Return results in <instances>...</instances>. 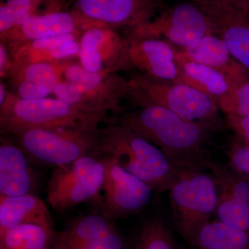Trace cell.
<instances>
[{"label": "cell", "mask_w": 249, "mask_h": 249, "mask_svg": "<svg viewBox=\"0 0 249 249\" xmlns=\"http://www.w3.org/2000/svg\"><path fill=\"white\" fill-rule=\"evenodd\" d=\"M135 107L134 110L123 111L109 121L132 129L172 160L206 165L211 157L204 145L215 130L201 123L186 120L160 106Z\"/></svg>", "instance_id": "6da1fadb"}, {"label": "cell", "mask_w": 249, "mask_h": 249, "mask_svg": "<svg viewBox=\"0 0 249 249\" xmlns=\"http://www.w3.org/2000/svg\"><path fill=\"white\" fill-rule=\"evenodd\" d=\"M96 156L109 157L158 194L168 191L177 163L158 147L124 124L109 121L99 129Z\"/></svg>", "instance_id": "7a4b0ae2"}, {"label": "cell", "mask_w": 249, "mask_h": 249, "mask_svg": "<svg viewBox=\"0 0 249 249\" xmlns=\"http://www.w3.org/2000/svg\"><path fill=\"white\" fill-rule=\"evenodd\" d=\"M107 114L57 98L22 99L10 91L0 106V132L11 135L31 129H96L107 120Z\"/></svg>", "instance_id": "3957f363"}, {"label": "cell", "mask_w": 249, "mask_h": 249, "mask_svg": "<svg viewBox=\"0 0 249 249\" xmlns=\"http://www.w3.org/2000/svg\"><path fill=\"white\" fill-rule=\"evenodd\" d=\"M177 169L170 185V205L177 230L188 242L216 213L217 185L206 165L197 162L176 161Z\"/></svg>", "instance_id": "277c9868"}, {"label": "cell", "mask_w": 249, "mask_h": 249, "mask_svg": "<svg viewBox=\"0 0 249 249\" xmlns=\"http://www.w3.org/2000/svg\"><path fill=\"white\" fill-rule=\"evenodd\" d=\"M127 80V101L134 107L160 106L186 120L206 124L215 131L224 127L217 101L192 87L157 79L142 73Z\"/></svg>", "instance_id": "5b68a950"}, {"label": "cell", "mask_w": 249, "mask_h": 249, "mask_svg": "<svg viewBox=\"0 0 249 249\" xmlns=\"http://www.w3.org/2000/svg\"><path fill=\"white\" fill-rule=\"evenodd\" d=\"M64 78L54 89L55 98L91 110L111 111L116 116L124 111L128 80L117 72L88 71L79 62L71 60L67 62Z\"/></svg>", "instance_id": "8992f818"}, {"label": "cell", "mask_w": 249, "mask_h": 249, "mask_svg": "<svg viewBox=\"0 0 249 249\" xmlns=\"http://www.w3.org/2000/svg\"><path fill=\"white\" fill-rule=\"evenodd\" d=\"M99 129H31L10 136L29 158L58 167L86 156H96Z\"/></svg>", "instance_id": "52a82bcc"}, {"label": "cell", "mask_w": 249, "mask_h": 249, "mask_svg": "<svg viewBox=\"0 0 249 249\" xmlns=\"http://www.w3.org/2000/svg\"><path fill=\"white\" fill-rule=\"evenodd\" d=\"M100 159L104 165L105 178L94 201L101 213L114 220L142 212L151 201L152 188L110 157Z\"/></svg>", "instance_id": "ba28073f"}, {"label": "cell", "mask_w": 249, "mask_h": 249, "mask_svg": "<svg viewBox=\"0 0 249 249\" xmlns=\"http://www.w3.org/2000/svg\"><path fill=\"white\" fill-rule=\"evenodd\" d=\"M212 34L213 25L209 17L190 1L164 10L155 20L128 33V36L161 39L179 49Z\"/></svg>", "instance_id": "9c48e42d"}, {"label": "cell", "mask_w": 249, "mask_h": 249, "mask_svg": "<svg viewBox=\"0 0 249 249\" xmlns=\"http://www.w3.org/2000/svg\"><path fill=\"white\" fill-rule=\"evenodd\" d=\"M79 62L90 72L132 70L127 55V40L107 25L85 31L79 42Z\"/></svg>", "instance_id": "30bf717a"}, {"label": "cell", "mask_w": 249, "mask_h": 249, "mask_svg": "<svg viewBox=\"0 0 249 249\" xmlns=\"http://www.w3.org/2000/svg\"><path fill=\"white\" fill-rule=\"evenodd\" d=\"M100 25L106 24L85 17L77 11H52L27 18L1 42L11 52L32 41L65 34H83L90 28Z\"/></svg>", "instance_id": "8fae6325"}, {"label": "cell", "mask_w": 249, "mask_h": 249, "mask_svg": "<svg viewBox=\"0 0 249 249\" xmlns=\"http://www.w3.org/2000/svg\"><path fill=\"white\" fill-rule=\"evenodd\" d=\"M78 11L108 27H125L129 33L150 22L159 0H77ZM113 29V28H112Z\"/></svg>", "instance_id": "7c38bea8"}, {"label": "cell", "mask_w": 249, "mask_h": 249, "mask_svg": "<svg viewBox=\"0 0 249 249\" xmlns=\"http://www.w3.org/2000/svg\"><path fill=\"white\" fill-rule=\"evenodd\" d=\"M196 4L213 23L214 35L224 41L232 56L249 72V4Z\"/></svg>", "instance_id": "4fadbf2b"}, {"label": "cell", "mask_w": 249, "mask_h": 249, "mask_svg": "<svg viewBox=\"0 0 249 249\" xmlns=\"http://www.w3.org/2000/svg\"><path fill=\"white\" fill-rule=\"evenodd\" d=\"M127 55L132 70L152 78L175 81L178 71L176 49L166 41L155 37L128 36Z\"/></svg>", "instance_id": "5bb4252c"}, {"label": "cell", "mask_w": 249, "mask_h": 249, "mask_svg": "<svg viewBox=\"0 0 249 249\" xmlns=\"http://www.w3.org/2000/svg\"><path fill=\"white\" fill-rule=\"evenodd\" d=\"M67 62L13 65L8 75L11 92L22 99H39L53 93L59 83L65 79Z\"/></svg>", "instance_id": "9a60e30c"}, {"label": "cell", "mask_w": 249, "mask_h": 249, "mask_svg": "<svg viewBox=\"0 0 249 249\" xmlns=\"http://www.w3.org/2000/svg\"><path fill=\"white\" fill-rule=\"evenodd\" d=\"M29 156L12 140L1 139L0 195L18 196L33 195L37 177L28 160Z\"/></svg>", "instance_id": "2e32d148"}, {"label": "cell", "mask_w": 249, "mask_h": 249, "mask_svg": "<svg viewBox=\"0 0 249 249\" xmlns=\"http://www.w3.org/2000/svg\"><path fill=\"white\" fill-rule=\"evenodd\" d=\"M83 34L53 36L27 42L11 51L13 65L58 64L78 56L79 42Z\"/></svg>", "instance_id": "e0dca14e"}, {"label": "cell", "mask_w": 249, "mask_h": 249, "mask_svg": "<svg viewBox=\"0 0 249 249\" xmlns=\"http://www.w3.org/2000/svg\"><path fill=\"white\" fill-rule=\"evenodd\" d=\"M186 58L212 67L227 77L232 87L249 72L233 57L224 41L219 36L209 35L185 48L178 49Z\"/></svg>", "instance_id": "ac0fdd59"}, {"label": "cell", "mask_w": 249, "mask_h": 249, "mask_svg": "<svg viewBox=\"0 0 249 249\" xmlns=\"http://www.w3.org/2000/svg\"><path fill=\"white\" fill-rule=\"evenodd\" d=\"M22 224H34L53 230L54 223L43 200L34 195H0V232Z\"/></svg>", "instance_id": "d6986e66"}, {"label": "cell", "mask_w": 249, "mask_h": 249, "mask_svg": "<svg viewBox=\"0 0 249 249\" xmlns=\"http://www.w3.org/2000/svg\"><path fill=\"white\" fill-rule=\"evenodd\" d=\"M176 49V63L178 74L176 83L188 85L208 95L217 103L231 90L227 77L212 67L186 58Z\"/></svg>", "instance_id": "ffe728a7"}, {"label": "cell", "mask_w": 249, "mask_h": 249, "mask_svg": "<svg viewBox=\"0 0 249 249\" xmlns=\"http://www.w3.org/2000/svg\"><path fill=\"white\" fill-rule=\"evenodd\" d=\"M105 168L101 159L88 175L65 189L47 196V201L57 212H65L86 201L94 200L103 186Z\"/></svg>", "instance_id": "44dd1931"}, {"label": "cell", "mask_w": 249, "mask_h": 249, "mask_svg": "<svg viewBox=\"0 0 249 249\" xmlns=\"http://www.w3.org/2000/svg\"><path fill=\"white\" fill-rule=\"evenodd\" d=\"M187 242L191 249H249V232L211 220Z\"/></svg>", "instance_id": "7402d4cb"}, {"label": "cell", "mask_w": 249, "mask_h": 249, "mask_svg": "<svg viewBox=\"0 0 249 249\" xmlns=\"http://www.w3.org/2000/svg\"><path fill=\"white\" fill-rule=\"evenodd\" d=\"M114 222L106 215L91 214L78 218L56 234L53 245H67L93 240L115 231Z\"/></svg>", "instance_id": "603a6c76"}, {"label": "cell", "mask_w": 249, "mask_h": 249, "mask_svg": "<svg viewBox=\"0 0 249 249\" xmlns=\"http://www.w3.org/2000/svg\"><path fill=\"white\" fill-rule=\"evenodd\" d=\"M56 234L34 224H22L0 232V249H50Z\"/></svg>", "instance_id": "cb8c5ba5"}, {"label": "cell", "mask_w": 249, "mask_h": 249, "mask_svg": "<svg viewBox=\"0 0 249 249\" xmlns=\"http://www.w3.org/2000/svg\"><path fill=\"white\" fill-rule=\"evenodd\" d=\"M132 249H178L173 232L162 218L147 219L139 229Z\"/></svg>", "instance_id": "d4e9b609"}, {"label": "cell", "mask_w": 249, "mask_h": 249, "mask_svg": "<svg viewBox=\"0 0 249 249\" xmlns=\"http://www.w3.org/2000/svg\"><path fill=\"white\" fill-rule=\"evenodd\" d=\"M99 160V157L96 155H89L82 157L70 164L56 167L49 179L47 196L65 189L88 175Z\"/></svg>", "instance_id": "484cf974"}, {"label": "cell", "mask_w": 249, "mask_h": 249, "mask_svg": "<svg viewBox=\"0 0 249 249\" xmlns=\"http://www.w3.org/2000/svg\"><path fill=\"white\" fill-rule=\"evenodd\" d=\"M218 196L215 213L218 220L249 232V204L235 200L224 195Z\"/></svg>", "instance_id": "4316f807"}, {"label": "cell", "mask_w": 249, "mask_h": 249, "mask_svg": "<svg viewBox=\"0 0 249 249\" xmlns=\"http://www.w3.org/2000/svg\"><path fill=\"white\" fill-rule=\"evenodd\" d=\"M225 115L249 117V73L218 102Z\"/></svg>", "instance_id": "83f0119b"}, {"label": "cell", "mask_w": 249, "mask_h": 249, "mask_svg": "<svg viewBox=\"0 0 249 249\" xmlns=\"http://www.w3.org/2000/svg\"><path fill=\"white\" fill-rule=\"evenodd\" d=\"M124 242L116 231L107 235L72 245H52L50 249H124Z\"/></svg>", "instance_id": "f1b7e54d"}, {"label": "cell", "mask_w": 249, "mask_h": 249, "mask_svg": "<svg viewBox=\"0 0 249 249\" xmlns=\"http://www.w3.org/2000/svg\"><path fill=\"white\" fill-rule=\"evenodd\" d=\"M226 154L235 170L249 175V145L234 142L229 146Z\"/></svg>", "instance_id": "f546056e"}, {"label": "cell", "mask_w": 249, "mask_h": 249, "mask_svg": "<svg viewBox=\"0 0 249 249\" xmlns=\"http://www.w3.org/2000/svg\"><path fill=\"white\" fill-rule=\"evenodd\" d=\"M13 66L11 52L4 42H0V76L7 78Z\"/></svg>", "instance_id": "4dcf8cb0"}, {"label": "cell", "mask_w": 249, "mask_h": 249, "mask_svg": "<svg viewBox=\"0 0 249 249\" xmlns=\"http://www.w3.org/2000/svg\"><path fill=\"white\" fill-rule=\"evenodd\" d=\"M196 4H211L222 6H242L249 4V0H188Z\"/></svg>", "instance_id": "1f68e13d"}, {"label": "cell", "mask_w": 249, "mask_h": 249, "mask_svg": "<svg viewBox=\"0 0 249 249\" xmlns=\"http://www.w3.org/2000/svg\"><path fill=\"white\" fill-rule=\"evenodd\" d=\"M8 92H9V90L6 89L4 83H2L1 80V83H0V106L3 105V103L6 101Z\"/></svg>", "instance_id": "d6a6232c"}]
</instances>
